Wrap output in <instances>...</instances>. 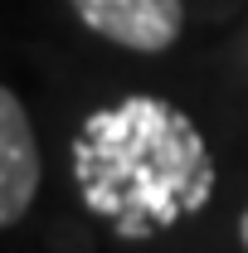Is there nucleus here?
<instances>
[{
  "instance_id": "f257e3e1",
  "label": "nucleus",
  "mask_w": 248,
  "mask_h": 253,
  "mask_svg": "<svg viewBox=\"0 0 248 253\" xmlns=\"http://www.w3.org/2000/svg\"><path fill=\"white\" fill-rule=\"evenodd\" d=\"M73 175L88 210L117 224L122 239H151L214 190V161L200 126L161 97H126L93 112L73 141Z\"/></svg>"
},
{
  "instance_id": "f03ea898",
  "label": "nucleus",
  "mask_w": 248,
  "mask_h": 253,
  "mask_svg": "<svg viewBox=\"0 0 248 253\" xmlns=\"http://www.w3.org/2000/svg\"><path fill=\"white\" fill-rule=\"evenodd\" d=\"M78 20L102 39H117L126 49L161 54L180 34V0H73Z\"/></svg>"
},
{
  "instance_id": "7ed1b4c3",
  "label": "nucleus",
  "mask_w": 248,
  "mask_h": 253,
  "mask_svg": "<svg viewBox=\"0 0 248 253\" xmlns=\"http://www.w3.org/2000/svg\"><path fill=\"white\" fill-rule=\"evenodd\" d=\"M39 190V146L20 97L0 88V224H20Z\"/></svg>"
},
{
  "instance_id": "20e7f679",
  "label": "nucleus",
  "mask_w": 248,
  "mask_h": 253,
  "mask_svg": "<svg viewBox=\"0 0 248 253\" xmlns=\"http://www.w3.org/2000/svg\"><path fill=\"white\" fill-rule=\"evenodd\" d=\"M239 239H244V249H248V210H244V219H239Z\"/></svg>"
}]
</instances>
